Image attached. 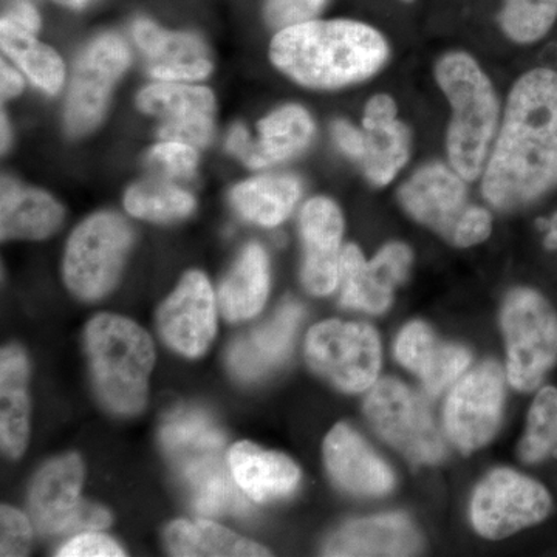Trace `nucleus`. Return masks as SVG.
Instances as JSON below:
<instances>
[{
  "label": "nucleus",
  "mask_w": 557,
  "mask_h": 557,
  "mask_svg": "<svg viewBox=\"0 0 557 557\" xmlns=\"http://www.w3.org/2000/svg\"><path fill=\"white\" fill-rule=\"evenodd\" d=\"M131 62L129 47L120 36L102 35L81 54L65 104V127L72 137L98 126L116 81Z\"/></svg>",
  "instance_id": "ddd939ff"
},
{
  "label": "nucleus",
  "mask_w": 557,
  "mask_h": 557,
  "mask_svg": "<svg viewBox=\"0 0 557 557\" xmlns=\"http://www.w3.org/2000/svg\"><path fill=\"white\" fill-rule=\"evenodd\" d=\"M172 555L183 557L270 556L269 549L209 520H177L166 530Z\"/></svg>",
  "instance_id": "7c9ffc66"
},
{
  "label": "nucleus",
  "mask_w": 557,
  "mask_h": 557,
  "mask_svg": "<svg viewBox=\"0 0 557 557\" xmlns=\"http://www.w3.org/2000/svg\"><path fill=\"white\" fill-rule=\"evenodd\" d=\"M160 443L200 515L249 512L248 498L231 474L225 435L207 412L186 408L170 413L160 429Z\"/></svg>",
  "instance_id": "7ed1b4c3"
},
{
  "label": "nucleus",
  "mask_w": 557,
  "mask_h": 557,
  "mask_svg": "<svg viewBox=\"0 0 557 557\" xmlns=\"http://www.w3.org/2000/svg\"><path fill=\"white\" fill-rule=\"evenodd\" d=\"M62 5L70 7V9H81L86 5L87 0H58Z\"/></svg>",
  "instance_id": "49530a36"
},
{
  "label": "nucleus",
  "mask_w": 557,
  "mask_h": 557,
  "mask_svg": "<svg viewBox=\"0 0 557 557\" xmlns=\"http://www.w3.org/2000/svg\"><path fill=\"white\" fill-rule=\"evenodd\" d=\"M132 245L126 220L100 212L81 223L65 249V284L84 300L101 299L115 287Z\"/></svg>",
  "instance_id": "6e6552de"
},
{
  "label": "nucleus",
  "mask_w": 557,
  "mask_h": 557,
  "mask_svg": "<svg viewBox=\"0 0 557 557\" xmlns=\"http://www.w3.org/2000/svg\"><path fill=\"white\" fill-rule=\"evenodd\" d=\"M299 197L300 182L293 175H262L237 185L231 203L249 222L277 226L292 214Z\"/></svg>",
  "instance_id": "c756f323"
},
{
  "label": "nucleus",
  "mask_w": 557,
  "mask_h": 557,
  "mask_svg": "<svg viewBox=\"0 0 557 557\" xmlns=\"http://www.w3.org/2000/svg\"><path fill=\"white\" fill-rule=\"evenodd\" d=\"M160 335L185 357H200L215 336L214 292L205 274L190 271L160 307Z\"/></svg>",
  "instance_id": "dca6fc26"
},
{
  "label": "nucleus",
  "mask_w": 557,
  "mask_h": 557,
  "mask_svg": "<svg viewBox=\"0 0 557 557\" xmlns=\"http://www.w3.org/2000/svg\"><path fill=\"white\" fill-rule=\"evenodd\" d=\"M412 259L408 245L399 242L386 245L370 262L357 245H347L341 252V304L351 310L384 313L395 288L408 277Z\"/></svg>",
  "instance_id": "4468645a"
},
{
  "label": "nucleus",
  "mask_w": 557,
  "mask_h": 557,
  "mask_svg": "<svg viewBox=\"0 0 557 557\" xmlns=\"http://www.w3.org/2000/svg\"><path fill=\"white\" fill-rule=\"evenodd\" d=\"M2 239H46L61 225L64 211L44 190L24 188L16 180L2 178L0 203Z\"/></svg>",
  "instance_id": "bb28decb"
},
{
  "label": "nucleus",
  "mask_w": 557,
  "mask_h": 557,
  "mask_svg": "<svg viewBox=\"0 0 557 557\" xmlns=\"http://www.w3.org/2000/svg\"><path fill=\"white\" fill-rule=\"evenodd\" d=\"M110 522H112V518H110L108 509L90 504V502L79 500L78 505L54 528L53 536L100 531L108 528Z\"/></svg>",
  "instance_id": "58836bf2"
},
{
  "label": "nucleus",
  "mask_w": 557,
  "mask_h": 557,
  "mask_svg": "<svg viewBox=\"0 0 557 557\" xmlns=\"http://www.w3.org/2000/svg\"><path fill=\"white\" fill-rule=\"evenodd\" d=\"M230 469L245 496L256 502H269L288 496L300 480L295 461L282 454L237 443L230 450Z\"/></svg>",
  "instance_id": "b1692460"
},
{
  "label": "nucleus",
  "mask_w": 557,
  "mask_h": 557,
  "mask_svg": "<svg viewBox=\"0 0 557 557\" xmlns=\"http://www.w3.org/2000/svg\"><path fill=\"white\" fill-rule=\"evenodd\" d=\"M421 537L403 515L355 520L336 531L324 548L325 556H412Z\"/></svg>",
  "instance_id": "5701e85b"
},
{
  "label": "nucleus",
  "mask_w": 557,
  "mask_h": 557,
  "mask_svg": "<svg viewBox=\"0 0 557 557\" xmlns=\"http://www.w3.org/2000/svg\"><path fill=\"white\" fill-rule=\"evenodd\" d=\"M3 20L11 22V24L16 25V27L22 28V30L33 33V35H35L40 27L38 11L27 2H20L11 7L9 13L3 16Z\"/></svg>",
  "instance_id": "79ce46f5"
},
{
  "label": "nucleus",
  "mask_w": 557,
  "mask_h": 557,
  "mask_svg": "<svg viewBox=\"0 0 557 557\" xmlns=\"http://www.w3.org/2000/svg\"><path fill=\"white\" fill-rule=\"evenodd\" d=\"M83 479V461L76 454L40 469L30 491V511L40 534L53 536L58 523L78 505Z\"/></svg>",
  "instance_id": "a878e982"
},
{
  "label": "nucleus",
  "mask_w": 557,
  "mask_h": 557,
  "mask_svg": "<svg viewBox=\"0 0 557 557\" xmlns=\"http://www.w3.org/2000/svg\"><path fill=\"white\" fill-rule=\"evenodd\" d=\"M364 412L381 437L412 463L435 465L446 457L445 440L431 410L401 381L386 379L373 384Z\"/></svg>",
  "instance_id": "1a4fd4ad"
},
{
  "label": "nucleus",
  "mask_w": 557,
  "mask_h": 557,
  "mask_svg": "<svg viewBox=\"0 0 557 557\" xmlns=\"http://www.w3.org/2000/svg\"><path fill=\"white\" fill-rule=\"evenodd\" d=\"M435 75L453 108L448 131L450 166L472 182L485 171L491 143L496 137L500 112L496 91L474 58L461 51L445 54Z\"/></svg>",
  "instance_id": "39448f33"
},
{
  "label": "nucleus",
  "mask_w": 557,
  "mask_h": 557,
  "mask_svg": "<svg viewBox=\"0 0 557 557\" xmlns=\"http://www.w3.org/2000/svg\"><path fill=\"white\" fill-rule=\"evenodd\" d=\"M398 197L409 215L456 247H474L493 228L490 212L469 203L465 178L453 166L432 163L420 168Z\"/></svg>",
  "instance_id": "423d86ee"
},
{
  "label": "nucleus",
  "mask_w": 557,
  "mask_h": 557,
  "mask_svg": "<svg viewBox=\"0 0 557 557\" xmlns=\"http://www.w3.org/2000/svg\"><path fill=\"white\" fill-rule=\"evenodd\" d=\"M557 20V0H504L498 24L509 39L533 44L544 38Z\"/></svg>",
  "instance_id": "f704fd0d"
},
{
  "label": "nucleus",
  "mask_w": 557,
  "mask_h": 557,
  "mask_svg": "<svg viewBox=\"0 0 557 557\" xmlns=\"http://www.w3.org/2000/svg\"><path fill=\"white\" fill-rule=\"evenodd\" d=\"M304 309L296 300H287L273 318L230 350V369L236 379L255 381L269 375L292 351L293 339Z\"/></svg>",
  "instance_id": "412c9836"
},
{
  "label": "nucleus",
  "mask_w": 557,
  "mask_h": 557,
  "mask_svg": "<svg viewBox=\"0 0 557 557\" xmlns=\"http://www.w3.org/2000/svg\"><path fill=\"white\" fill-rule=\"evenodd\" d=\"M138 108L161 120V139L201 148L214 134V95L205 87L152 84L139 91Z\"/></svg>",
  "instance_id": "2eb2a0df"
},
{
  "label": "nucleus",
  "mask_w": 557,
  "mask_h": 557,
  "mask_svg": "<svg viewBox=\"0 0 557 557\" xmlns=\"http://www.w3.org/2000/svg\"><path fill=\"white\" fill-rule=\"evenodd\" d=\"M134 38L149 61L153 78L175 83L196 81L211 73L207 47L190 33L166 32L149 20L134 24Z\"/></svg>",
  "instance_id": "4be33fe9"
},
{
  "label": "nucleus",
  "mask_w": 557,
  "mask_h": 557,
  "mask_svg": "<svg viewBox=\"0 0 557 557\" xmlns=\"http://www.w3.org/2000/svg\"><path fill=\"white\" fill-rule=\"evenodd\" d=\"M502 329L509 383L534 391L557 362V311L536 289L516 288L505 299Z\"/></svg>",
  "instance_id": "0eeeda50"
},
{
  "label": "nucleus",
  "mask_w": 557,
  "mask_h": 557,
  "mask_svg": "<svg viewBox=\"0 0 557 557\" xmlns=\"http://www.w3.org/2000/svg\"><path fill=\"white\" fill-rule=\"evenodd\" d=\"M127 211L138 219L170 222L186 218L196 207L193 196L168 180L150 178L132 186L124 200Z\"/></svg>",
  "instance_id": "473e14b6"
},
{
  "label": "nucleus",
  "mask_w": 557,
  "mask_h": 557,
  "mask_svg": "<svg viewBox=\"0 0 557 557\" xmlns=\"http://www.w3.org/2000/svg\"><path fill=\"white\" fill-rule=\"evenodd\" d=\"M10 141V129L9 124H7L5 116H2V149H5L9 146Z\"/></svg>",
  "instance_id": "a18cd8bd"
},
{
  "label": "nucleus",
  "mask_w": 557,
  "mask_h": 557,
  "mask_svg": "<svg viewBox=\"0 0 557 557\" xmlns=\"http://www.w3.org/2000/svg\"><path fill=\"white\" fill-rule=\"evenodd\" d=\"M84 344L102 405L119 416L141 412L156 362L148 333L129 319L98 314L87 324Z\"/></svg>",
  "instance_id": "20e7f679"
},
{
  "label": "nucleus",
  "mask_w": 557,
  "mask_h": 557,
  "mask_svg": "<svg viewBox=\"0 0 557 557\" xmlns=\"http://www.w3.org/2000/svg\"><path fill=\"white\" fill-rule=\"evenodd\" d=\"M24 89V81L16 70L2 62V95L5 98L16 97Z\"/></svg>",
  "instance_id": "37998d69"
},
{
  "label": "nucleus",
  "mask_w": 557,
  "mask_h": 557,
  "mask_svg": "<svg viewBox=\"0 0 557 557\" xmlns=\"http://www.w3.org/2000/svg\"><path fill=\"white\" fill-rule=\"evenodd\" d=\"M403 2H413V0H403Z\"/></svg>",
  "instance_id": "de8ad7c7"
},
{
  "label": "nucleus",
  "mask_w": 557,
  "mask_h": 557,
  "mask_svg": "<svg viewBox=\"0 0 557 557\" xmlns=\"http://www.w3.org/2000/svg\"><path fill=\"white\" fill-rule=\"evenodd\" d=\"M28 359L21 347H5L0 355V438L11 458H20L28 442Z\"/></svg>",
  "instance_id": "cd10ccee"
},
{
  "label": "nucleus",
  "mask_w": 557,
  "mask_h": 557,
  "mask_svg": "<svg viewBox=\"0 0 557 557\" xmlns=\"http://www.w3.org/2000/svg\"><path fill=\"white\" fill-rule=\"evenodd\" d=\"M306 357L318 375L341 391H368L379 379L380 338L361 322L325 321L310 330Z\"/></svg>",
  "instance_id": "9d476101"
},
{
  "label": "nucleus",
  "mask_w": 557,
  "mask_h": 557,
  "mask_svg": "<svg viewBox=\"0 0 557 557\" xmlns=\"http://www.w3.org/2000/svg\"><path fill=\"white\" fill-rule=\"evenodd\" d=\"M552 507V496L536 480L496 469L475 490L471 518L480 536L497 541L544 522Z\"/></svg>",
  "instance_id": "9b49d317"
},
{
  "label": "nucleus",
  "mask_w": 557,
  "mask_h": 557,
  "mask_svg": "<svg viewBox=\"0 0 557 557\" xmlns=\"http://www.w3.org/2000/svg\"><path fill=\"white\" fill-rule=\"evenodd\" d=\"M304 242L302 284L311 295L325 296L339 284L344 220L335 201L317 197L300 212Z\"/></svg>",
  "instance_id": "f3484780"
},
{
  "label": "nucleus",
  "mask_w": 557,
  "mask_h": 557,
  "mask_svg": "<svg viewBox=\"0 0 557 557\" xmlns=\"http://www.w3.org/2000/svg\"><path fill=\"white\" fill-rule=\"evenodd\" d=\"M395 355L406 369L416 373L432 397L457 383L471 364V354L467 348L440 343L423 322H410L401 330L395 344Z\"/></svg>",
  "instance_id": "6ab92c4d"
},
{
  "label": "nucleus",
  "mask_w": 557,
  "mask_h": 557,
  "mask_svg": "<svg viewBox=\"0 0 557 557\" xmlns=\"http://www.w3.org/2000/svg\"><path fill=\"white\" fill-rule=\"evenodd\" d=\"M270 265L258 244L248 245L220 288V307L230 321L256 317L269 298Z\"/></svg>",
  "instance_id": "c85d7f7f"
},
{
  "label": "nucleus",
  "mask_w": 557,
  "mask_h": 557,
  "mask_svg": "<svg viewBox=\"0 0 557 557\" xmlns=\"http://www.w3.org/2000/svg\"><path fill=\"white\" fill-rule=\"evenodd\" d=\"M519 457L534 465L557 457V388L544 387L528 412L525 435L519 445Z\"/></svg>",
  "instance_id": "72a5a7b5"
},
{
  "label": "nucleus",
  "mask_w": 557,
  "mask_h": 557,
  "mask_svg": "<svg viewBox=\"0 0 557 557\" xmlns=\"http://www.w3.org/2000/svg\"><path fill=\"white\" fill-rule=\"evenodd\" d=\"M0 556H27L32 547V527L17 509L3 505L0 515Z\"/></svg>",
  "instance_id": "4c0bfd02"
},
{
  "label": "nucleus",
  "mask_w": 557,
  "mask_h": 557,
  "mask_svg": "<svg viewBox=\"0 0 557 557\" xmlns=\"http://www.w3.org/2000/svg\"><path fill=\"white\" fill-rule=\"evenodd\" d=\"M258 131V139H249L239 156L252 170L273 166L302 152L313 138L314 123L306 109L289 104L260 121Z\"/></svg>",
  "instance_id": "393cba45"
},
{
  "label": "nucleus",
  "mask_w": 557,
  "mask_h": 557,
  "mask_svg": "<svg viewBox=\"0 0 557 557\" xmlns=\"http://www.w3.org/2000/svg\"><path fill=\"white\" fill-rule=\"evenodd\" d=\"M497 209H518L557 186V73L534 69L515 84L504 123L482 174Z\"/></svg>",
  "instance_id": "f257e3e1"
},
{
  "label": "nucleus",
  "mask_w": 557,
  "mask_h": 557,
  "mask_svg": "<svg viewBox=\"0 0 557 557\" xmlns=\"http://www.w3.org/2000/svg\"><path fill=\"white\" fill-rule=\"evenodd\" d=\"M329 0H267L265 20L271 27L284 30L313 21Z\"/></svg>",
  "instance_id": "e433bc0d"
},
{
  "label": "nucleus",
  "mask_w": 557,
  "mask_h": 557,
  "mask_svg": "<svg viewBox=\"0 0 557 557\" xmlns=\"http://www.w3.org/2000/svg\"><path fill=\"white\" fill-rule=\"evenodd\" d=\"M504 399V372L497 362H483L461 376L445 406L450 442L463 454L485 446L500 426Z\"/></svg>",
  "instance_id": "f8f14e48"
},
{
  "label": "nucleus",
  "mask_w": 557,
  "mask_h": 557,
  "mask_svg": "<svg viewBox=\"0 0 557 557\" xmlns=\"http://www.w3.org/2000/svg\"><path fill=\"white\" fill-rule=\"evenodd\" d=\"M333 138L339 149L350 157L351 160H357L361 163L366 156V134L364 131H358L357 127L351 126L347 121L338 120L333 123Z\"/></svg>",
  "instance_id": "a19ab883"
},
{
  "label": "nucleus",
  "mask_w": 557,
  "mask_h": 557,
  "mask_svg": "<svg viewBox=\"0 0 557 557\" xmlns=\"http://www.w3.org/2000/svg\"><path fill=\"white\" fill-rule=\"evenodd\" d=\"M362 127L366 134V156L361 164L373 185L386 186L409 160L410 132L397 119V104L388 95L370 98Z\"/></svg>",
  "instance_id": "aec40b11"
},
{
  "label": "nucleus",
  "mask_w": 557,
  "mask_h": 557,
  "mask_svg": "<svg viewBox=\"0 0 557 557\" xmlns=\"http://www.w3.org/2000/svg\"><path fill=\"white\" fill-rule=\"evenodd\" d=\"M58 556L61 557H121L124 556L123 548L113 539L89 531L67 542L60 548Z\"/></svg>",
  "instance_id": "ea45409f"
},
{
  "label": "nucleus",
  "mask_w": 557,
  "mask_h": 557,
  "mask_svg": "<svg viewBox=\"0 0 557 557\" xmlns=\"http://www.w3.org/2000/svg\"><path fill=\"white\" fill-rule=\"evenodd\" d=\"M281 72L310 89H339L370 78L388 60V44L357 21H309L278 30L270 47Z\"/></svg>",
  "instance_id": "f03ea898"
},
{
  "label": "nucleus",
  "mask_w": 557,
  "mask_h": 557,
  "mask_svg": "<svg viewBox=\"0 0 557 557\" xmlns=\"http://www.w3.org/2000/svg\"><path fill=\"white\" fill-rule=\"evenodd\" d=\"M0 44L40 90L50 95L60 91L65 72L57 51L36 40L33 33L22 30L7 20L0 25Z\"/></svg>",
  "instance_id": "2f4dec72"
},
{
  "label": "nucleus",
  "mask_w": 557,
  "mask_h": 557,
  "mask_svg": "<svg viewBox=\"0 0 557 557\" xmlns=\"http://www.w3.org/2000/svg\"><path fill=\"white\" fill-rule=\"evenodd\" d=\"M324 458L333 482L355 496H384L394 487V472L386 461L347 424L332 429L325 438Z\"/></svg>",
  "instance_id": "a211bd4d"
},
{
  "label": "nucleus",
  "mask_w": 557,
  "mask_h": 557,
  "mask_svg": "<svg viewBox=\"0 0 557 557\" xmlns=\"http://www.w3.org/2000/svg\"><path fill=\"white\" fill-rule=\"evenodd\" d=\"M149 161L153 168L163 171L170 177L190 178L196 172L199 156L194 146L174 141V139H164L150 149Z\"/></svg>",
  "instance_id": "c9c22d12"
},
{
  "label": "nucleus",
  "mask_w": 557,
  "mask_h": 557,
  "mask_svg": "<svg viewBox=\"0 0 557 557\" xmlns=\"http://www.w3.org/2000/svg\"><path fill=\"white\" fill-rule=\"evenodd\" d=\"M547 236H545V247L548 249H556L557 251V212L552 219L545 223Z\"/></svg>",
  "instance_id": "c03bdc74"
}]
</instances>
